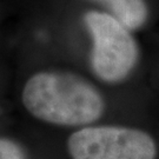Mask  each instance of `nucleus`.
Masks as SVG:
<instances>
[{
  "label": "nucleus",
  "instance_id": "1",
  "mask_svg": "<svg viewBox=\"0 0 159 159\" xmlns=\"http://www.w3.org/2000/svg\"><path fill=\"white\" fill-rule=\"evenodd\" d=\"M23 102L37 119L61 126L89 125L104 113V99L84 78L67 72H39L23 90Z\"/></svg>",
  "mask_w": 159,
  "mask_h": 159
},
{
  "label": "nucleus",
  "instance_id": "4",
  "mask_svg": "<svg viewBox=\"0 0 159 159\" xmlns=\"http://www.w3.org/2000/svg\"><path fill=\"white\" fill-rule=\"evenodd\" d=\"M108 8L114 17L127 30H138L146 23L148 10L145 0H96Z\"/></svg>",
  "mask_w": 159,
  "mask_h": 159
},
{
  "label": "nucleus",
  "instance_id": "3",
  "mask_svg": "<svg viewBox=\"0 0 159 159\" xmlns=\"http://www.w3.org/2000/svg\"><path fill=\"white\" fill-rule=\"evenodd\" d=\"M72 159H156L157 148L146 132L123 126L84 127L67 140Z\"/></svg>",
  "mask_w": 159,
  "mask_h": 159
},
{
  "label": "nucleus",
  "instance_id": "5",
  "mask_svg": "<svg viewBox=\"0 0 159 159\" xmlns=\"http://www.w3.org/2000/svg\"><path fill=\"white\" fill-rule=\"evenodd\" d=\"M24 152L19 145L10 139H0V159H24Z\"/></svg>",
  "mask_w": 159,
  "mask_h": 159
},
{
  "label": "nucleus",
  "instance_id": "2",
  "mask_svg": "<svg viewBox=\"0 0 159 159\" xmlns=\"http://www.w3.org/2000/svg\"><path fill=\"white\" fill-rule=\"evenodd\" d=\"M84 21L93 38V72L106 83L124 80L138 59V46L130 30L111 14L102 12H87Z\"/></svg>",
  "mask_w": 159,
  "mask_h": 159
}]
</instances>
